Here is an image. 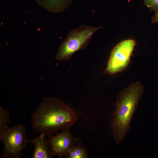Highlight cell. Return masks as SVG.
I'll return each instance as SVG.
<instances>
[{
	"mask_svg": "<svg viewBox=\"0 0 158 158\" xmlns=\"http://www.w3.org/2000/svg\"><path fill=\"white\" fill-rule=\"evenodd\" d=\"M40 6L50 12H61L71 4L72 0H35Z\"/></svg>",
	"mask_w": 158,
	"mask_h": 158,
	"instance_id": "obj_8",
	"label": "cell"
},
{
	"mask_svg": "<svg viewBox=\"0 0 158 158\" xmlns=\"http://www.w3.org/2000/svg\"><path fill=\"white\" fill-rule=\"evenodd\" d=\"M78 119L75 111L60 99L45 97L33 113L31 123L33 131L47 135L70 128Z\"/></svg>",
	"mask_w": 158,
	"mask_h": 158,
	"instance_id": "obj_1",
	"label": "cell"
},
{
	"mask_svg": "<svg viewBox=\"0 0 158 158\" xmlns=\"http://www.w3.org/2000/svg\"><path fill=\"white\" fill-rule=\"evenodd\" d=\"M70 128H67L55 135L51 134L47 135L54 156L57 155L59 158L67 157L70 151L78 141V139L72 135Z\"/></svg>",
	"mask_w": 158,
	"mask_h": 158,
	"instance_id": "obj_6",
	"label": "cell"
},
{
	"mask_svg": "<svg viewBox=\"0 0 158 158\" xmlns=\"http://www.w3.org/2000/svg\"><path fill=\"white\" fill-rule=\"evenodd\" d=\"M25 126L19 124L6 127L0 133L4 145L3 158H19L26 146L30 143L27 137Z\"/></svg>",
	"mask_w": 158,
	"mask_h": 158,
	"instance_id": "obj_4",
	"label": "cell"
},
{
	"mask_svg": "<svg viewBox=\"0 0 158 158\" xmlns=\"http://www.w3.org/2000/svg\"><path fill=\"white\" fill-rule=\"evenodd\" d=\"M145 5L150 10L154 12L158 11V0H144Z\"/></svg>",
	"mask_w": 158,
	"mask_h": 158,
	"instance_id": "obj_11",
	"label": "cell"
},
{
	"mask_svg": "<svg viewBox=\"0 0 158 158\" xmlns=\"http://www.w3.org/2000/svg\"><path fill=\"white\" fill-rule=\"evenodd\" d=\"M135 44V40L128 39L121 42L115 46L111 52L106 71L114 74L126 68L130 63Z\"/></svg>",
	"mask_w": 158,
	"mask_h": 158,
	"instance_id": "obj_5",
	"label": "cell"
},
{
	"mask_svg": "<svg viewBox=\"0 0 158 158\" xmlns=\"http://www.w3.org/2000/svg\"><path fill=\"white\" fill-rule=\"evenodd\" d=\"M47 135L41 133L37 137L30 140V143L34 146L32 158H51L54 156L52 153Z\"/></svg>",
	"mask_w": 158,
	"mask_h": 158,
	"instance_id": "obj_7",
	"label": "cell"
},
{
	"mask_svg": "<svg viewBox=\"0 0 158 158\" xmlns=\"http://www.w3.org/2000/svg\"><path fill=\"white\" fill-rule=\"evenodd\" d=\"M152 23H158V11L154 12V13L152 18Z\"/></svg>",
	"mask_w": 158,
	"mask_h": 158,
	"instance_id": "obj_12",
	"label": "cell"
},
{
	"mask_svg": "<svg viewBox=\"0 0 158 158\" xmlns=\"http://www.w3.org/2000/svg\"><path fill=\"white\" fill-rule=\"evenodd\" d=\"M10 122L8 112L0 107V133L6 127Z\"/></svg>",
	"mask_w": 158,
	"mask_h": 158,
	"instance_id": "obj_10",
	"label": "cell"
},
{
	"mask_svg": "<svg viewBox=\"0 0 158 158\" xmlns=\"http://www.w3.org/2000/svg\"><path fill=\"white\" fill-rule=\"evenodd\" d=\"M144 86L139 82L133 83L118 94L112 128L116 144L125 138L138 102L143 92Z\"/></svg>",
	"mask_w": 158,
	"mask_h": 158,
	"instance_id": "obj_2",
	"label": "cell"
},
{
	"mask_svg": "<svg viewBox=\"0 0 158 158\" xmlns=\"http://www.w3.org/2000/svg\"><path fill=\"white\" fill-rule=\"evenodd\" d=\"M67 157L68 158H86L88 156L85 149L78 144L71 150Z\"/></svg>",
	"mask_w": 158,
	"mask_h": 158,
	"instance_id": "obj_9",
	"label": "cell"
},
{
	"mask_svg": "<svg viewBox=\"0 0 158 158\" xmlns=\"http://www.w3.org/2000/svg\"><path fill=\"white\" fill-rule=\"evenodd\" d=\"M102 27L82 25L71 30L60 44L56 55L58 60H68L75 52L85 48L94 34Z\"/></svg>",
	"mask_w": 158,
	"mask_h": 158,
	"instance_id": "obj_3",
	"label": "cell"
}]
</instances>
